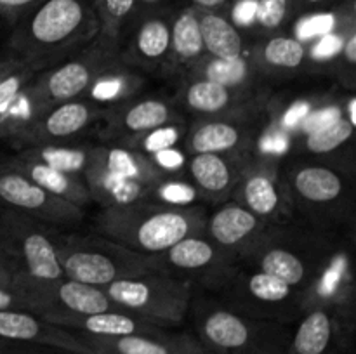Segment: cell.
I'll return each instance as SVG.
<instances>
[{"mask_svg":"<svg viewBox=\"0 0 356 354\" xmlns=\"http://www.w3.org/2000/svg\"><path fill=\"white\" fill-rule=\"evenodd\" d=\"M205 214L200 207H169L148 200L104 208L97 219L101 236L139 255L155 257L186 236L202 235Z\"/></svg>","mask_w":356,"mask_h":354,"instance_id":"1","label":"cell"},{"mask_svg":"<svg viewBox=\"0 0 356 354\" xmlns=\"http://www.w3.org/2000/svg\"><path fill=\"white\" fill-rule=\"evenodd\" d=\"M99 33L96 10L87 0H40L17 23L10 45L23 59L61 54Z\"/></svg>","mask_w":356,"mask_h":354,"instance_id":"2","label":"cell"},{"mask_svg":"<svg viewBox=\"0 0 356 354\" xmlns=\"http://www.w3.org/2000/svg\"><path fill=\"white\" fill-rule=\"evenodd\" d=\"M65 278L104 288L127 276L160 269L152 257L125 250L106 238H59L56 242Z\"/></svg>","mask_w":356,"mask_h":354,"instance_id":"3","label":"cell"},{"mask_svg":"<svg viewBox=\"0 0 356 354\" xmlns=\"http://www.w3.org/2000/svg\"><path fill=\"white\" fill-rule=\"evenodd\" d=\"M103 290L118 309L162 328L183 323L190 309L188 285L160 269L122 278Z\"/></svg>","mask_w":356,"mask_h":354,"instance_id":"4","label":"cell"},{"mask_svg":"<svg viewBox=\"0 0 356 354\" xmlns=\"http://www.w3.org/2000/svg\"><path fill=\"white\" fill-rule=\"evenodd\" d=\"M197 332L209 354H284V349L287 353L282 330L229 309H211L198 316Z\"/></svg>","mask_w":356,"mask_h":354,"instance_id":"5","label":"cell"},{"mask_svg":"<svg viewBox=\"0 0 356 354\" xmlns=\"http://www.w3.org/2000/svg\"><path fill=\"white\" fill-rule=\"evenodd\" d=\"M0 243L13 253L19 273L28 280L56 281L65 278L56 239L26 215L16 210L0 214Z\"/></svg>","mask_w":356,"mask_h":354,"instance_id":"6","label":"cell"},{"mask_svg":"<svg viewBox=\"0 0 356 354\" xmlns=\"http://www.w3.org/2000/svg\"><path fill=\"white\" fill-rule=\"evenodd\" d=\"M16 287L26 297L30 311L38 316H86L118 309L103 288L61 278L56 281L28 280L17 274Z\"/></svg>","mask_w":356,"mask_h":354,"instance_id":"7","label":"cell"},{"mask_svg":"<svg viewBox=\"0 0 356 354\" xmlns=\"http://www.w3.org/2000/svg\"><path fill=\"white\" fill-rule=\"evenodd\" d=\"M0 200L13 210L23 212L26 217H37L38 221L70 224L82 219L79 205L47 193L14 167L0 169Z\"/></svg>","mask_w":356,"mask_h":354,"instance_id":"8","label":"cell"},{"mask_svg":"<svg viewBox=\"0 0 356 354\" xmlns=\"http://www.w3.org/2000/svg\"><path fill=\"white\" fill-rule=\"evenodd\" d=\"M75 335L94 354H209L197 337L172 333L169 330L125 337Z\"/></svg>","mask_w":356,"mask_h":354,"instance_id":"9","label":"cell"},{"mask_svg":"<svg viewBox=\"0 0 356 354\" xmlns=\"http://www.w3.org/2000/svg\"><path fill=\"white\" fill-rule=\"evenodd\" d=\"M110 51L108 47H97L89 54L66 61L59 68L52 69L40 83L38 94L49 103H65L76 99L108 69Z\"/></svg>","mask_w":356,"mask_h":354,"instance_id":"10","label":"cell"},{"mask_svg":"<svg viewBox=\"0 0 356 354\" xmlns=\"http://www.w3.org/2000/svg\"><path fill=\"white\" fill-rule=\"evenodd\" d=\"M0 340L45 344L80 354H94L79 337L42 316L21 309L0 311Z\"/></svg>","mask_w":356,"mask_h":354,"instance_id":"11","label":"cell"},{"mask_svg":"<svg viewBox=\"0 0 356 354\" xmlns=\"http://www.w3.org/2000/svg\"><path fill=\"white\" fill-rule=\"evenodd\" d=\"M45 319L73 333L92 337H125L138 335V333H159L167 330L122 309H111V311L86 316H47Z\"/></svg>","mask_w":356,"mask_h":354,"instance_id":"12","label":"cell"},{"mask_svg":"<svg viewBox=\"0 0 356 354\" xmlns=\"http://www.w3.org/2000/svg\"><path fill=\"white\" fill-rule=\"evenodd\" d=\"M343 330L329 311L316 307L299 323L287 354H343Z\"/></svg>","mask_w":356,"mask_h":354,"instance_id":"13","label":"cell"},{"mask_svg":"<svg viewBox=\"0 0 356 354\" xmlns=\"http://www.w3.org/2000/svg\"><path fill=\"white\" fill-rule=\"evenodd\" d=\"M211 242L225 250L236 248L249 242L261 229V219L240 203H228L216 210L205 222Z\"/></svg>","mask_w":356,"mask_h":354,"instance_id":"14","label":"cell"},{"mask_svg":"<svg viewBox=\"0 0 356 354\" xmlns=\"http://www.w3.org/2000/svg\"><path fill=\"white\" fill-rule=\"evenodd\" d=\"M94 162L103 165L110 172L124 177V179L139 183L143 186L153 189L155 184L167 179V174L156 169L152 160L136 149L120 148V146H111V148H96L90 151Z\"/></svg>","mask_w":356,"mask_h":354,"instance_id":"15","label":"cell"},{"mask_svg":"<svg viewBox=\"0 0 356 354\" xmlns=\"http://www.w3.org/2000/svg\"><path fill=\"white\" fill-rule=\"evenodd\" d=\"M10 167L19 170L21 174H24L28 179H31L40 187H44L47 193L70 201V203H75L80 207V205H86L92 200L86 180L79 179V176L61 172V170L51 169L44 163L31 162V160L24 158H19Z\"/></svg>","mask_w":356,"mask_h":354,"instance_id":"16","label":"cell"},{"mask_svg":"<svg viewBox=\"0 0 356 354\" xmlns=\"http://www.w3.org/2000/svg\"><path fill=\"white\" fill-rule=\"evenodd\" d=\"M96 118V106L83 101H65L58 103L52 110H49L40 120L37 121L40 137L63 139L72 137L73 134L82 132L87 125H90Z\"/></svg>","mask_w":356,"mask_h":354,"instance_id":"17","label":"cell"},{"mask_svg":"<svg viewBox=\"0 0 356 354\" xmlns=\"http://www.w3.org/2000/svg\"><path fill=\"white\" fill-rule=\"evenodd\" d=\"M204 51L211 58H238L243 56V37L236 24L214 10H198Z\"/></svg>","mask_w":356,"mask_h":354,"instance_id":"18","label":"cell"},{"mask_svg":"<svg viewBox=\"0 0 356 354\" xmlns=\"http://www.w3.org/2000/svg\"><path fill=\"white\" fill-rule=\"evenodd\" d=\"M162 255L163 262L183 273H198L221 264V250L202 235L186 236Z\"/></svg>","mask_w":356,"mask_h":354,"instance_id":"19","label":"cell"},{"mask_svg":"<svg viewBox=\"0 0 356 354\" xmlns=\"http://www.w3.org/2000/svg\"><path fill=\"white\" fill-rule=\"evenodd\" d=\"M292 184L299 198L315 205L332 203L344 193L343 177L327 167H302L294 174Z\"/></svg>","mask_w":356,"mask_h":354,"instance_id":"20","label":"cell"},{"mask_svg":"<svg viewBox=\"0 0 356 354\" xmlns=\"http://www.w3.org/2000/svg\"><path fill=\"white\" fill-rule=\"evenodd\" d=\"M243 134L238 125L225 120H209L197 125L188 137V148L193 155L198 153H212L222 155L238 148Z\"/></svg>","mask_w":356,"mask_h":354,"instance_id":"21","label":"cell"},{"mask_svg":"<svg viewBox=\"0 0 356 354\" xmlns=\"http://www.w3.org/2000/svg\"><path fill=\"white\" fill-rule=\"evenodd\" d=\"M190 174L198 189L216 196L226 193L236 177L228 160L212 153H198L191 156Z\"/></svg>","mask_w":356,"mask_h":354,"instance_id":"22","label":"cell"},{"mask_svg":"<svg viewBox=\"0 0 356 354\" xmlns=\"http://www.w3.org/2000/svg\"><path fill=\"white\" fill-rule=\"evenodd\" d=\"M243 207L249 208L257 217H270L280 208V187L271 174L264 170L250 174L240 189Z\"/></svg>","mask_w":356,"mask_h":354,"instance_id":"23","label":"cell"},{"mask_svg":"<svg viewBox=\"0 0 356 354\" xmlns=\"http://www.w3.org/2000/svg\"><path fill=\"white\" fill-rule=\"evenodd\" d=\"M170 118H172V111L165 101L143 99L118 111L117 125L136 137V135L169 124Z\"/></svg>","mask_w":356,"mask_h":354,"instance_id":"24","label":"cell"},{"mask_svg":"<svg viewBox=\"0 0 356 354\" xmlns=\"http://www.w3.org/2000/svg\"><path fill=\"white\" fill-rule=\"evenodd\" d=\"M170 51L179 61L190 62L204 54L198 10L184 9L170 21Z\"/></svg>","mask_w":356,"mask_h":354,"instance_id":"25","label":"cell"},{"mask_svg":"<svg viewBox=\"0 0 356 354\" xmlns=\"http://www.w3.org/2000/svg\"><path fill=\"white\" fill-rule=\"evenodd\" d=\"M257 264H259V271L285 281L292 288L301 287L309 276L306 260L294 250L284 248V246L266 248L257 259Z\"/></svg>","mask_w":356,"mask_h":354,"instance_id":"26","label":"cell"},{"mask_svg":"<svg viewBox=\"0 0 356 354\" xmlns=\"http://www.w3.org/2000/svg\"><path fill=\"white\" fill-rule=\"evenodd\" d=\"M19 158L44 163V165L51 167V169L79 176V174L86 172L87 165H89L90 149L73 148V146L45 144L40 146V148H31L28 151L21 153Z\"/></svg>","mask_w":356,"mask_h":354,"instance_id":"27","label":"cell"},{"mask_svg":"<svg viewBox=\"0 0 356 354\" xmlns=\"http://www.w3.org/2000/svg\"><path fill=\"white\" fill-rule=\"evenodd\" d=\"M136 56L145 61H159L170 51V21L165 16H148L134 37Z\"/></svg>","mask_w":356,"mask_h":354,"instance_id":"28","label":"cell"},{"mask_svg":"<svg viewBox=\"0 0 356 354\" xmlns=\"http://www.w3.org/2000/svg\"><path fill=\"white\" fill-rule=\"evenodd\" d=\"M183 99L190 111L202 115H218L232 106L235 92L233 89H226L219 83L198 78L184 89Z\"/></svg>","mask_w":356,"mask_h":354,"instance_id":"29","label":"cell"},{"mask_svg":"<svg viewBox=\"0 0 356 354\" xmlns=\"http://www.w3.org/2000/svg\"><path fill=\"white\" fill-rule=\"evenodd\" d=\"M250 76V65L245 56L238 58H211L200 68V78L209 80V82L219 83L226 89H233L243 85Z\"/></svg>","mask_w":356,"mask_h":354,"instance_id":"30","label":"cell"},{"mask_svg":"<svg viewBox=\"0 0 356 354\" xmlns=\"http://www.w3.org/2000/svg\"><path fill=\"white\" fill-rule=\"evenodd\" d=\"M263 59L271 68L296 69L306 58V47L299 38L278 35L270 38L263 47Z\"/></svg>","mask_w":356,"mask_h":354,"instance_id":"31","label":"cell"},{"mask_svg":"<svg viewBox=\"0 0 356 354\" xmlns=\"http://www.w3.org/2000/svg\"><path fill=\"white\" fill-rule=\"evenodd\" d=\"M353 130L355 125L348 118L339 117L330 121V124L322 125V127L308 132V135H306V148H308V151L316 153V155L332 153L337 148H341L344 142L350 141Z\"/></svg>","mask_w":356,"mask_h":354,"instance_id":"32","label":"cell"},{"mask_svg":"<svg viewBox=\"0 0 356 354\" xmlns=\"http://www.w3.org/2000/svg\"><path fill=\"white\" fill-rule=\"evenodd\" d=\"M138 0H96V16L99 21V33L115 40L122 24L134 12Z\"/></svg>","mask_w":356,"mask_h":354,"instance_id":"33","label":"cell"},{"mask_svg":"<svg viewBox=\"0 0 356 354\" xmlns=\"http://www.w3.org/2000/svg\"><path fill=\"white\" fill-rule=\"evenodd\" d=\"M247 292L254 301L261 302V304H284L289 301L292 295V287H289L285 281L278 280V278L271 276V274L257 271L252 276L247 280Z\"/></svg>","mask_w":356,"mask_h":354,"instance_id":"34","label":"cell"},{"mask_svg":"<svg viewBox=\"0 0 356 354\" xmlns=\"http://www.w3.org/2000/svg\"><path fill=\"white\" fill-rule=\"evenodd\" d=\"M181 134H183V128L179 125L165 124L162 127H156L153 130L145 132V134L136 135L134 149L149 158L152 155L163 151V149L176 148V144L181 139Z\"/></svg>","mask_w":356,"mask_h":354,"instance_id":"35","label":"cell"},{"mask_svg":"<svg viewBox=\"0 0 356 354\" xmlns=\"http://www.w3.org/2000/svg\"><path fill=\"white\" fill-rule=\"evenodd\" d=\"M149 198H153L156 203L169 205V207H193L198 198V191L188 183L163 179L153 186Z\"/></svg>","mask_w":356,"mask_h":354,"instance_id":"36","label":"cell"},{"mask_svg":"<svg viewBox=\"0 0 356 354\" xmlns=\"http://www.w3.org/2000/svg\"><path fill=\"white\" fill-rule=\"evenodd\" d=\"M291 12V0H257L256 23L264 30H277Z\"/></svg>","mask_w":356,"mask_h":354,"instance_id":"37","label":"cell"},{"mask_svg":"<svg viewBox=\"0 0 356 354\" xmlns=\"http://www.w3.org/2000/svg\"><path fill=\"white\" fill-rule=\"evenodd\" d=\"M334 26H336V16L334 14H316V16H309L306 19L299 21L296 33L298 38L302 40H309L313 37H323L327 33H332Z\"/></svg>","mask_w":356,"mask_h":354,"instance_id":"38","label":"cell"},{"mask_svg":"<svg viewBox=\"0 0 356 354\" xmlns=\"http://www.w3.org/2000/svg\"><path fill=\"white\" fill-rule=\"evenodd\" d=\"M0 354H80L73 351L63 349L56 346L31 342H13V340H0Z\"/></svg>","mask_w":356,"mask_h":354,"instance_id":"39","label":"cell"},{"mask_svg":"<svg viewBox=\"0 0 356 354\" xmlns=\"http://www.w3.org/2000/svg\"><path fill=\"white\" fill-rule=\"evenodd\" d=\"M149 160H152L153 165L159 170H162L163 174L179 172V170L186 165V158H184L183 153H181L179 149L174 148L155 153V155L149 156Z\"/></svg>","mask_w":356,"mask_h":354,"instance_id":"40","label":"cell"},{"mask_svg":"<svg viewBox=\"0 0 356 354\" xmlns=\"http://www.w3.org/2000/svg\"><path fill=\"white\" fill-rule=\"evenodd\" d=\"M124 85H125V80H122L120 76L113 78V76H108L104 78L103 75L92 83L90 87V92H92L94 99H99V101H110L115 99V97L120 96L124 92Z\"/></svg>","mask_w":356,"mask_h":354,"instance_id":"41","label":"cell"},{"mask_svg":"<svg viewBox=\"0 0 356 354\" xmlns=\"http://www.w3.org/2000/svg\"><path fill=\"white\" fill-rule=\"evenodd\" d=\"M19 266L13 253L0 243V287H16Z\"/></svg>","mask_w":356,"mask_h":354,"instance_id":"42","label":"cell"},{"mask_svg":"<svg viewBox=\"0 0 356 354\" xmlns=\"http://www.w3.org/2000/svg\"><path fill=\"white\" fill-rule=\"evenodd\" d=\"M7 309L30 311L26 297L17 287H0V311H7Z\"/></svg>","mask_w":356,"mask_h":354,"instance_id":"43","label":"cell"},{"mask_svg":"<svg viewBox=\"0 0 356 354\" xmlns=\"http://www.w3.org/2000/svg\"><path fill=\"white\" fill-rule=\"evenodd\" d=\"M344 38H341L336 33H327L323 37H320V40L316 42V45L313 47V58L316 59H327L332 58L334 54L343 49Z\"/></svg>","mask_w":356,"mask_h":354,"instance_id":"44","label":"cell"},{"mask_svg":"<svg viewBox=\"0 0 356 354\" xmlns=\"http://www.w3.org/2000/svg\"><path fill=\"white\" fill-rule=\"evenodd\" d=\"M257 0H240L233 9V24H250L256 21Z\"/></svg>","mask_w":356,"mask_h":354,"instance_id":"45","label":"cell"},{"mask_svg":"<svg viewBox=\"0 0 356 354\" xmlns=\"http://www.w3.org/2000/svg\"><path fill=\"white\" fill-rule=\"evenodd\" d=\"M40 0H0V16L3 14H19L38 3Z\"/></svg>","mask_w":356,"mask_h":354,"instance_id":"46","label":"cell"},{"mask_svg":"<svg viewBox=\"0 0 356 354\" xmlns=\"http://www.w3.org/2000/svg\"><path fill=\"white\" fill-rule=\"evenodd\" d=\"M308 113H309V104L298 103L296 106H292L291 110L285 113L284 125L285 127H294V125H298L302 118L308 117Z\"/></svg>","mask_w":356,"mask_h":354,"instance_id":"47","label":"cell"},{"mask_svg":"<svg viewBox=\"0 0 356 354\" xmlns=\"http://www.w3.org/2000/svg\"><path fill=\"white\" fill-rule=\"evenodd\" d=\"M339 117L341 115L337 110H327V111H323V113L315 115V117H309L308 124H306V128H308V132H312V130H315V128L322 127V125L330 124V121L336 120V118H339Z\"/></svg>","mask_w":356,"mask_h":354,"instance_id":"48","label":"cell"},{"mask_svg":"<svg viewBox=\"0 0 356 354\" xmlns=\"http://www.w3.org/2000/svg\"><path fill=\"white\" fill-rule=\"evenodd\" d=\"M341 51H343L346 61L350 62V65H355L356 62V33L353 30H351L350 33H348V37L344 38L343 49H341Z\"/></svg>","mask_w":356,"mask_h":354,"instance_id":"49","label":"cell"},{"mask_svg":"<svg viewBox=\"0 0 356 354\" xmlns=\"http://www.w3.org/2000/svg\"><path fill=\"white\" fill-rule=\"evenodd\" d=\"M226 2H229V0H193L197 10H214L225 6Z\"/></svg>","mask_w":356,"mask_h":354,"instance_id":"50","label":"cell"},{"mask_svg":"<svg viewBox=\"0 0 356 354\" xmlns=\"http://www.w3.org/2000/svg\"><path fill=\"white\" fill-rule=\"evenodd\" d=\"M348 111H350V118L348 120L351 121V124L356 125V115H355V99L350 101V108H348Z\"/></svg>","mask_w":356,"mask_h":354,"instance_id":"51","label":"cell"},{"mask_svg":"<svg viewBox=\"0 0 356 354\" xmlns=\"http://www.w3.org/2000/svg\"><path fill=\"white\" fill-rule=\"evenodd\" d=\"M156 2H160V0H138V3H141V6H153Z\"/></svg>","mask_w":356,"mask_h":354,"instance_id":"52","label":"cell"},{"mask_svg":"<svg viewBox=\"0 0 356 354\" xmlns=\"http://www.w3.org/2000/svg\"><path fill=\"white\" fill-rule=\"evenodd\" d=\"M9 69H10V66H6V65H2V66H0V78H2V76L6 75V73L9 71Z\"/></svg>","mask_w":356,"mask_h":354,"instance_id":"53","label":"cell"},{"mask_svg":"<svg viewBox=\"0 0 356 354\" xmlns=\"http://www.w3.org/2000/svg\"><path fill=\"white\" fill-rule=\"evenodd\" d=\"M302 2L309 3V6H315V3H322V2H325V0H302Z\"/></svg>","mask_w":356,"mask_h":354,"instance_id":"54","label":"cell"}]
</instances>
